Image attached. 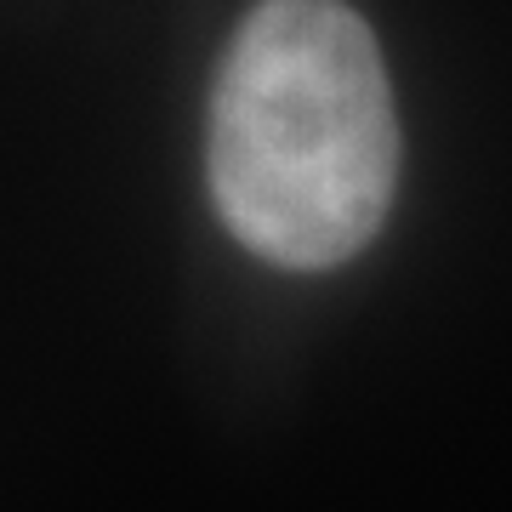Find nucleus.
Instances as JSON below:
<instances>
[{
	"label": "nucleus",
	"instance_id": "obj_1",
	"mask_svg": "<svg viewBox=\"0 0 512 512\" xmlns=\"http://www.w3.org/2000/svg\"><path fill=\"white\" fill-rule=\"evenodd\" d=\"M205 177L251 256L319 274L382 234L399 114L370 23L342 0H262L222 52Z\"/></svg>",
	"mask_w": 512,
	"mask_h": 512
}]
</instances>
